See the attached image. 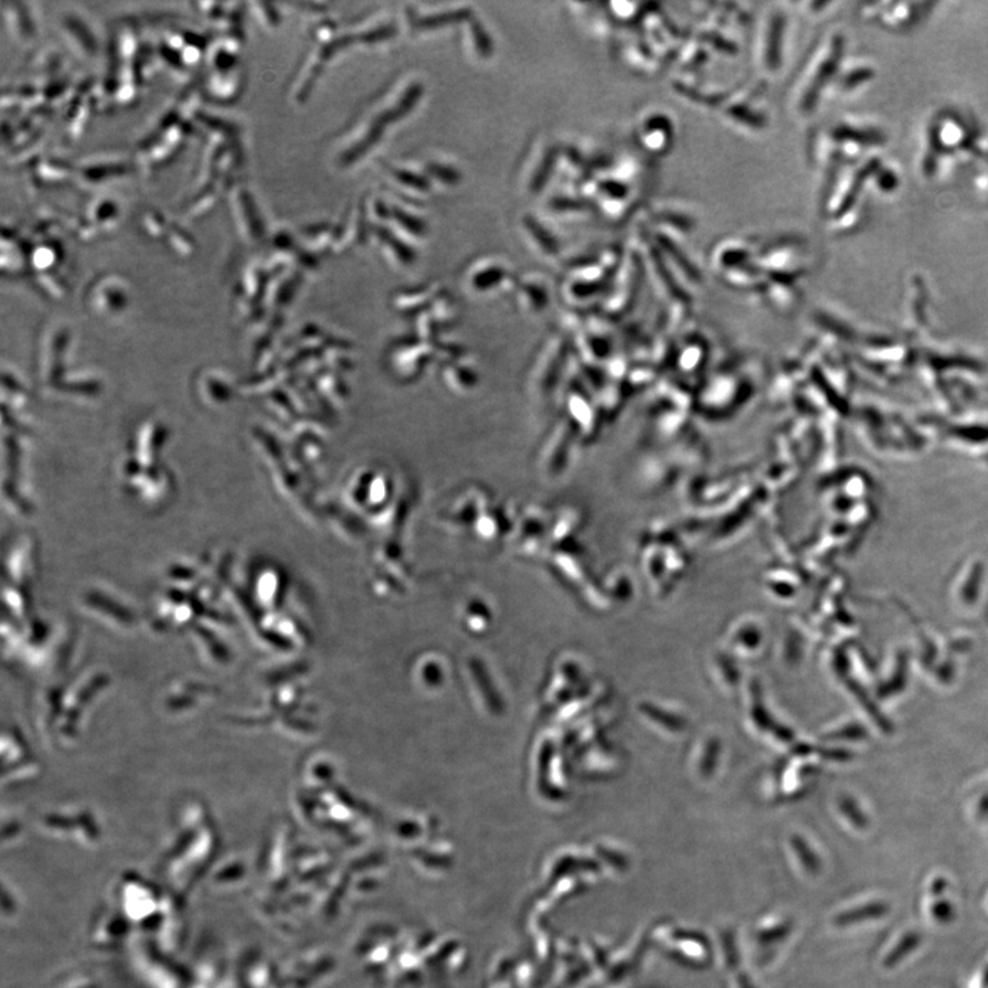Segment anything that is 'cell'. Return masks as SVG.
<instances>
[{
    "instance_id": "1",
    "label": "cell",
    "mask_w": 988,
    "mask_h": 988,
    "mask_svg": "<svg viewBox=\"0 0 988 988\" xmlns=\"http://www.w3.org/2000/svg\"><path fill=\"white\" fill-rule=\"evenodd\" d=\"M843 47V36L833 32L822 39L807 56L789 87L788 104L796 116H811L820 105L826 89L837 82Z\"/></svg>"
},
{
    "instance_id": "3",
    "label": "cell",
    "mask_w": 988,
    "mask_h": 988,
    "mask_svg": "<svg viewBox=\"0 0 988 988\" xmlns=\"http://www.w3.org/2000/svg\"><path fill=\"white\" fill-rule=\"evenodd\" d=\"M764 92V82L735 89L720 109L722 117L732 126L744 129V131H762L767 126V118L758 105H755V102L762 97Z\"/></svg>"
},
{
    "instance_id": "6",
    "label": "cell",
    "mask_w": 988,
    "mask_h": 988,
    "mask_svg": "<svg viewBox=\"0 0 988 988\" xmlns=\"http://www.w3.org/2000/svg\"><path fill=\"white\" fill-rule=\"evenodd\" d=\"M676 129L673 120L662 110L644 113L636 126V140L651 156H666L673 149Z\"/></svg>"
},
{
    "instance_id": "13",
    "label": "cell",
    "mask_w": 988,
    "mask_h": 988,
    "mask_svg": "<svg viewBox=\"0 0 988 988\" xmlns=\"http://www.w3.org/2000/svg\"><path fill=\"white\" fill-rule=\"evenodd\" d=\"M651 220L655 229L670 235L674 233L681 236L690 235L697 227L691 214L682 212L681 209L658 208L654 211Z\"/></svg>"
},
{
    "instance_id": "7",
    "label": "cell",
    "mask_w": 988,
    "mask_h": 988,
    "mask_svg": "<svg viewBox=\"0 0 988 988\" xmlns=\"http://www.w3.org/2000/svg\"><path fill=\"white\" fill-rule=\"evenodd\" d=\"M385 127L374 120L366 118L355 126L347 137L346 145L341 146L337 155L338 167H353L355 162L363 160L375 146L381 142L385 135Z\"/></svg>"
},
{
    "instance_id": "4",
    "label": "cell",
    "mask_w": 988,
    "mask_h": 988,
    "mask_svg": "<svg viewBox=\"0 0 988 988\" xmlns=\"http://www.w3.org/2000/svg\"><path fill=\"white\" fill-rule=\"evenodd\" d=\"M561 161V149L551 142L538 140L524 157L521 167V182L524 191L530 195L543 193L550 183L553 172Z\"/></svg>"
},
{
    "instance_id": "19",
    "label": "cell",
    "mask_w": 988,
    "mask_h": 988,
    "mask_svg": "<svg viewBox=\"0 0 988 988\" xmlns=\"http://www.w3.org/2000/svg\"><path fill=\"white\" fill-rule=\"evenodd\" d=\"M391 220L397 225L400 231L408 235L410 238L422 240L427 235V224L425 220L417 214L406 211L399 205H392Z\"/></svg>"
},
{
    "instance_id": "5",
    "label": "cell",
    "mask_w": 988,
    "mask_h": 988,
    "mask_svg": "<svg viewBox=\"0 0 988 988\" xmlns=\"http://www.w3.org/2000/svg\"><path fill=\"white\" fill-rule=\"evenodd\" d=\"M423 92L425 87L419 81L400 82L397 87L393 86L382 94L372 118L385 128L403 121L419 105Z\"/></svg>"
},
{
    "instance_id": "21",
    "label": "cell",
    "mask_w": 988,
    "mask_h": 988,
    "mask_svg": "<svg viewBox=\"0 0 988 988\" xmlns=\"http://www.w3.org/2000/svg\"><path fill=\"white\" fill-rule=\"evenodd\" d=\"M423 172L427 174L432 182H438L439 184L446 185V188L459 184L461 180V174L457 171V168L445 162H425L423 163Z\"/></svg>"
},
{
    "instance_id": "12",
    "label": "cell",
    "mask_w": 988,
    "mask_h": 988,
    "mask_svg": "<svg viewBox=\"0 0 988 988\" xmlns=\"http://www.w3.org/2000/svg\"><path fill=\"white\" fill-rule=\"evenodd\" d=\"M522 229L524 234H527L530 244L533 245L535 251L543 254V256L555 257L562 252L561 241H559L555 234H553L546 225L541 223L539 219L532 216V214H527V216L522 219Z\"/></svg>"
},
{
    "instance_id": "10",
    "label": "cell",
    "mask_w": 988,
    "mask_h": 988,
    "mask_svg": "<svg viewBox=\"0 0 988 988\" xmlns=\"http://www.w3.org/2000/svg\"><path fill=\"white\" fill-rule=\"evenodd\" d=\"M758 247L747 238H727L719 242L711 253H713V259L721 263L722 267L725 265L741 267V265H748L753 254L758 253Z\"/></svg>"
},
{
    "instance_id": "15",
    "label": "cell",
    "mask_w": 988,
    "mask_h": 988,
    "mask_svg": "<svg viewBox=\"0 0 988 988\" xmlns=\"http://www.w3.org/2000/svg\"><path fill=\"white\" fill-rule=\"evenodd\" d=\"M374 234L380 240L383 251L391 254L401 265L414 263L416 253L414 247L401 240L391 229L383 227V225H374Z\"/></svg>"
},
{
    "instance_id": "17",
    "label": "cell",
    "mask_w": 988,
    "mask_h": 988,
    "mask_svg": "<svg viewBox=\"0 0 988 988\" xmlns=\"http://www.w3.org/2000/svg\"><path fill=\"white\" fill-rule=\"evenodd\" d=\"M236 200V219L241 225L242 233L247 240H257L262 235V223H259L258 214L254 202L248 200L245 193L235 195Z\"/></svg>"
},
{
    "instance_id": "18",
    "label": "cell",
    "mask_w": 988,
    "mask_h": 988,
    "mask_svg": "<svg viewBox=\"0 0 988 988\" xmlns=\"http://www.w3.org/2000/svg\"><path fill=\"white\" fill-rule=\"evenodd\" d=\"M592 203L583 195H556L548 201V209L556 216H585L592 212Z\"/></svg>"
},
{
    "instance_id": "11",
    "label": "cell",
    "mask_w": 988,
    "mask_h": 988,
    "mask_svg": "<svg viewBox=\"0 0 988 988\" xmlns=\"http://www.w3.org/2000/svg\"><path fill=\"white\" fill-rule=\"evenodd\" d=\"M882 10L874 11L867 4V11H862L863 15L869 17V19H874L880 22L889 30H902V28H906L913 24V21L917 19V11L914 10V4L911 3H891V4H879Z\"/></svg>"
},
{
    "instance_id": "2",
    "label": "cell",
    "mask_w": 988,
    "mask_h": 988,
    "mask_svg": "<svg viewBox=\"0 0 988 988\" xmlns=\"http://www.w3.org/2000/svg\"><path fill=\"white\" fill-rule=\"evenodd\" d=\"M787 17L783 10L767 11L755 43L756 65L765 75L776 76L786 56Z\"/></svg>"
},
{
    "instance_id": "9",
    "label": "cell",
    "mask_w": 988,
    "mask_h": 988,
    "mask_svg": "<svg viewBox=\"0 0 988 988\" xmlns=\"http://www.w3.org/2000/svg\"><path fill=\"white\" fill-rule=\"evenodd\" d=\"M387 178L392 180V184L397 188L399 193L412 196L431 195L433 191V182L427 174L417 169L403 166L387 167Z\"/></svg>"
},
{
    "instance_id": "16",
    "label": "cell",
    "mask_w": 988,
    "mask_h": 988,
    "mask_svg": "<svg viewBox=\"0 0 988 988\" xmlns=\"http://www.w3.org/2000/svg\"><path fill=\"white\" fill-rule=\"evenodd\" d=\"M350 35L353 36L354 42L375 46V44L391 42L397 35V28L392 20H383L378 17L376 21H369V24L361 28L358 33H350Z\"/></svg>"
},
{
    "instance_id": "20",
    "label": "cell",
    "mask_w": 988,
    "mask_h": 988,
    "mask_svg": "<svg viewBox=\"0 0 988 988\" xmlns=\"http://www.w3.org/2000/svg\"><path fill=\"white\" fill-rule=\"evenodd\" d=\"M507 276L504 265L493 262L477 263L474 273L471 270V284L477 285L478 289H487L490 285L499 284Z\"/></svg>"
},
{
    "instance_id": "8",
    "label": "cell",
    "mask_w": 988,
    "mask_h": 988,
    "mask_svg": "<svg viewBox=\"0 0 988 988\" xmlns=\"http://www.w3.org/2000/svg\"><path fill=\"white\" fill-rule=\"evenodd\" d=\"M431 13H417L411 10L410 25L416 32H431L444 30V28L454 24H465L470 19L471 10L467 8L428 10Z\"/></svg>"
},
{
    "instance_id": "14",
    "label": "cell",
    "mask_w": 988,
    "mask_h": 988,
    "mask_svg": "<svg viewBox=\"0 0 988 988\" xmlns=\"http://www.w3.org/2000/svg\"><path fill=\"white\" fill-rule=\"evenodd\" d=\"M466 42L479 61L492 59L493 42L482 22L471 15L466 22Z\"/></svg>"
}]
</instances>
